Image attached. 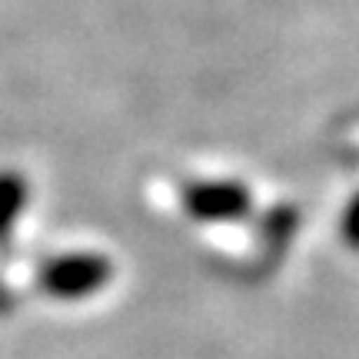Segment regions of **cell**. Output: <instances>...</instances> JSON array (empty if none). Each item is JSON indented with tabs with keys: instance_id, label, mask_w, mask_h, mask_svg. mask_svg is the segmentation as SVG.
Listing matches in <instances>:
<instances>
[{
	"instance_id": "4",
	"label": "cell",
	"mask_w": 359,
	"mask_h": 359,
	"mask_svg": "<svg viewBox=\"0 0 359 359\" xmlns=\"http://www.w3.org/2000/svg\"><path fill=\"white\" fill-rule=\"evenodd\" d=\"M343 240H346L353 250H359V196L346 206V213H343Z\"/></svg>"
},
{
	"instance_id": "1",
	"label": "cell",
	"mask_w": 359,
	"mask_h": 359,
	"mask_svg": "<svg viewBox=\"0 0 359 359\" xmlns=\"http://www.w3.org/2000/svg\"><path fill=\"white\" fill-rule=\"evenodd\" d=\"M183 206L196 219H240L250 213V190L230 180H206L183 193Z\"/></svg>"
},
{
	"instance_id": "2",
	"label": "cell",
	"mask_w": 359,
	"mask_h": 359,
	"mask_svg": "<svg viewBox=\"0 0 359 359\" xmlns=\"http://www.w3.org/2000/svg\"><path fill=\"white\" fill-rule=\"evenodd\" d=\"M110 280V263L103 257H64L43 269V286L57 296H87Z\"/></svg>"
},
{
	"instance_id": "3",
	"label": "cell",
	"mask_w": 359,
	"mask_h": 359,
	"mask_svg": "<svg viewBox=\"0 0 359 359\" xmlns=\"http://www.w3.org/2000/svg\"><path fill=\"white\" fill-rule=\"evenodd\" d=\"M20 203H24V180L17 177L13 170L0 173V233L7 230V223L20 210Z\"/></svg>"
}]
</instances>
